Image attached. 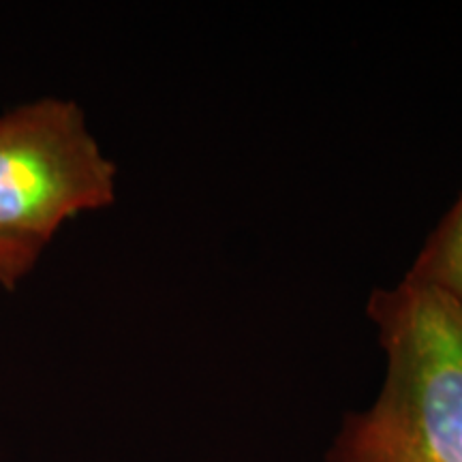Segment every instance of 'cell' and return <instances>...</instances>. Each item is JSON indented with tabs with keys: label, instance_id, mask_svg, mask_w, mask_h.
Here are the masks:
<instances>
[{
	"label": "cell",
	"instance_id": "obj_1",
	"mask_svg": "<svg viewBox=\"0 0 462 462\" xmlns=\"http://www.w3.org/2000/svg\"><path fill=\"white\" fill-rule=\"evenodd\" d=\"M368 317L388 374L371 409L346 415L328 462H462V306L404 276L374 289Z\"/></svg>",
	"mask_w": 462,
	"mask_h": 462
},
{
	"label": "cell",
	"instance_id": "obj_2",
	"mask_svg": "<svg viewBox=\"0 0 462 462\" xmlns=\"http://www.w3.org/2000/svg\"><path fill=\"white\" fill-rule=\"evenodd\" d=\"M116 198V165L78 103L45 99L0 116V229L43 245L69 218Z\"/></svg>",
	"mask_w": 462,
	"mask_h": 462
},
{
	"label": "cell",
	"instance_id": "obj_3",
	"mask_svg": "<svg viewBox=\"0 0 462 462\" xmlns=\"http://www.w3.org/2000/svg\"><path fill=\"white\" fill-rule=\"evenodd\" d=\"M407 276L441 289L462 306V193L426 240Z\"/></svg>",
	"mask_w": 462,
	"mask_h": 462
},
{
	"label": "cell",
	"instance_id": "obj_4",
	"mask_svg": "<svg viewBox=\"0 0 462 462\" xmlns=\"http://www.w3.org/2000/svg\"><path fill=\"white\" fill-rule=\"evenodd\" d=\"M45 246L48 245L37 238L0 229V287L15 289L39 262Z\"/></svg>",
	"mask_w": 462,
	"mask_h": 462
}]
</instances>
